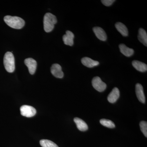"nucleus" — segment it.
<instances>
[{
	"label": "nucleus",
	"instance_id": "f257e3e1",
	"mask_svg": "<svg viewBox=\"0 0 147 147\" xmlns=\"http://www.w3.org/2000/svg\"><path fill=\"white\" fill-rule=\"evenodd\" d=\"M6 24L12 28L21 29L25 26V22L24 19L18 16H6L4 18Z\"/></svg>",
	"mask_w": 147,
	"mask_h": 147
},
{
	"label": "nucleus",
	"instance_id": "f03ea898",
	"mask_svg": "<svg viewBox=\"0 0 147 147\" xmlns=\"http://www.w3.org/2000/svg\"><path fill=\"white\" fill-rule=\"evenodd\" d=\"M57 22V20L56 16L50 13H46L43 18V25L45 32H50L52 31Z\"/></svg>",
	"mask_w": 147,
	"mask_h": 147
},
{
	"label": "nucleus",
	"instance_id": "7ed1b4c3",
	"mask_svg": "<svg viewBox=\"0 0 147 147\" xmlns=\"http://www.w3.org/2000/svg\"><path fill=\"white\" fill-rule=\"evenodd\" d=\"M3 63L6 71L9 73L14 71L15 68V60L13 54L11 52H7L4 55Z\"/></svg>",
	"mask_w": 147,
	"mask_h": 147
},
{
	"label": "nucleus",
	"instance_id": "20e7f679",
	"mask_svg": "<svg viewBox=\"0 0 147 147\" xmlns=\"http://www.w3.org/2000/svg\"><path fill=\"white\" fill-rule=\"evenodd\" d=\"M21 115L27 117H32L36 114V110L34 107L28 105H24L20 108Z\"/></svg>",
	"mask_w": 147,
	"mask_h": 147
},
{
	"label": "nucleus",
	"instance_id": "39448f33",
	"mask_svg": "<svg viewBox=\"0 0 147 147\" xmlns=\"http://www.w3.org/2000/svg\"><path fill=\"white\" fill-rule=\"evenodd\" d=\"M92 83L93 87L98 91L102 92L106 89L107 85L98 76L94 77L92 80Z\"/></svg>",
	"mask_w": 147,
	"mask_h": 147
},
{
	"label": "nucleus",
	"instance_id": "423d86ee",
	"mask_svg": "<svg viewBox=\"0 0 147 147\" xmlns=\"http://www.w3.org/2000/svg\"><path fill=\"white\" fill-rule=\"evenodd\" d=\"M25 64L28 68L29 72L31 74H34L36 71L37 62L36 61L31 58H28L24 61Z\"/></svg>",
	"mask_w": 147,
	"mask_h": 147
},
{
	"label": "nucleus",
	"instance_id": "0eeeda50",
	"mask_svg": "<svg viewBox=\"0 0 147 147\" xmlns=\"http://www.w3.org/2000/svg\"><path fill=\"white\" fill-rule=\"evenodd\" d=\"M51 72L53 76L57 78L61 79L64 76L63 71L61 66L59 64L55 63L51 67Z\"/></svg>",
	"mask_w": 147,
	"mask_h": 147
},
{
	"label": "nucleus",
	"instance_id": "6e6552de",
	"mask_svg": "<svg viewBox=\"0 0 147 147\" xmlns=\"http://www.w3.org/2000/svg\"><path fill=\"white\" fill-rule=\"evenodd\" d=\"M74 34L72 32L67 30L66 32V34L63 36L64 43L66 45L72 46L74 44Z\"/></svg>",
	"mask_w": 147,
	"mask_h": 147
},
{
	"label": "nucleus",
	"instance_id": "1a4fd4ad",
	"mask_svg": "<svg viewBox=\"0 0 147 147\" xmlns=\"http://www.w3.org/2000/svg\"><path fill=\"white\" fill-rule=\"evenodd\" d=\"M93 30L98 39L102 41H105L107 40V35L105 31L102 28L95 27L93 28Z\"/></svg>",
	"mask_w": 147,
	"mask_h": 147
},
{
	"label": "nucleus",
	"instance_id": "9d476101",
	"mask_svg": "<svg viewBox=\"0 0 147 147\" xmlns=\"http://www.w3.org/2000/svg\"><path fill=\"white\" fill-rule=\"evenodd\" d=\"M119 96V90L118 88H115L108 95V100L110 103H115L118 100Z\"/></svg>",
	"mask_w": 147,
	"mask_h": 147
},
{
	"label": "nucleus",
	"instance_id": "9b49d317",
	"mask_svg": "<svg viewBox=\"0 0 147 147\" xmlns=\"http://www.w3.org/2000/svg\"><path fill=\"white\" fill-rule=\"evenodd\" d=\"M136 93L137 98L139 101L142 103L145 102V96L144 94V89L142 85L140 84H137L136 85Z\"/></svg>",
	"mask_w": 147,
	"mask_h": 147
},
{
	"label": "nucleus",
	"instance_id": "f8f14e48",
	"mask_svg": "<svg viewBox=\"0 0 147 147\" xmlns=\"http://www.w3.org/2000/svg\"><path fill=\"white\" fill-rule=\"evenodd\" d=\"M82 63L85 66L87 67H92L96 66L99 64V63L96 61L93 60L90 58L88 57H85L82 59Z\"/></svg>",
	"mask_w": 147,
	"mask_h": 147
},
{
	"label": "nucleus",
	"instance_id": "ddd939ff",
	"mask_svg": "<svg viewBox=\"0 0 147 147\" xmlns=\"http://www.w3.org/2000/svg\"><path fill=\"white\" fill-rule=\"evenodd\" d=\"M119 48L121 53L127 57H130L134 54V50L131 48L127 47L124 44H121L119 45Z\"/></svg>",
	"mask_w": 147,
	"mask_h": 147
},
{
	"label": "nucleus",
	"instance_id": "4468645a",
	"mask_svg": "<svg viewBox=\"0 0 147 147\" xmlns=\"http://www.w3.org/2000/svg\"><path fill=\"white\" fill-rule=\"evenodd\" d=\"M132 65L134 68L138 71L141 72H145L147 71V65L142 62L139 61L134 60L132 62Z\"/></svg>",
	"mask_w": 147,
	"mask_h": 147
},
{
	"label": "nucleus",
	"instance_id": "2eb2a0df",
	"mask_svg": "<svg viewBox=\"0 0 147 147\" xmlns=\"http://www.w3.org/2000/svg\"><path fill=\"white\" fill-rule=\"evenodd\" d=\"M74 120L76 123L77 128L79 130L81 131H86L88 130V125L82 119L76 117L75 118Z\"/></svg>",
	"mask_w": 147,
	"mask_h": 147
},
{
	"label": "nucleus",
	"instance_id": "dca6fc26",
	"mask_svg": "<svg viewBox=\"0 0 147 147\" xmlns=\"http://www.w3.org/2000/svg\"><path fill=\"white\" fill-rule=\"evenodd\" d=\"M115 26L118 31L122 35L124 36H128V30L124 24L120 22H117L116 23Z\"/></svg>",
	"mask_w": 147,
	"mask_h": 147
},
{
	"label": "nucleus",
	"instance_id": "f3484780",
	"mask_svg": "<svg viewBox=\"0 0 147 147\" xmlns=\"http://www.w3.org/2000/svg\"><path fill=\"white\" fill-rule=\"evenodd\" d=\"M138 38L140 42L143 43L145 46H147V32L143 28L139 29Z\"/></svg>",
	"mask_w": 147,
	"mask_h": 147
},
{
	"label": "nucleus",
	"instance_id": "a211bd4d",
	"mask_svg": "<svg viewBox=\"0 0 147 147\" xmlns=\"http://www.w3.org/2000/svg\"><path fill=\"white\" fill-rule=\"evenodd\" d=\"M40 144L42 147H59L52 141L47 139H42L40 141Z\"/></svg>",
	"mask_w": 147,
	"mask_h": 147
},
{
	"label": "nucleus",
	"instance_id": "6ab92c4d",
	"mask_svg": "<svg viewBox=\"0 0 147 147\" xmlns=\"http://www.w3.org/2000/svg\"><path fill=\"white\" fill-rule=\"evenodd\" d=\"M100 123L103 126L108 127V128H113L115 127V124L112 121L106 119H102L100 120Z\"/></svg>",
	"mask_w": 147,
	"mask_h": 147
},
{
	"label": "nucleus",
	"instance_id": "aec40b11",
	"mask_svg": "<svg viewBox=\"0 0 147 147\" xmlns=\"http://www.w3.org/2000/svg\"><path fill=\"white\" fill-rule=\"evenodd\" d=\"M140 128L142 133L145 135V137H147V122L142 121L140 123Z\"/></svg>",
	"mask_w": 147,
	"mask_h": 147
},
{
	"label": "nucleus",
	"instance_id": "412c9836",
	"mask_svg": "<svg viewBox=\"0 0 147 147\" xmlns=\"http://www.w3.org/2000/svg\"><path fill=\"white\" fill-rule=\"evenodd\" d=\"M101 1L104 5L106 6H110L112 5L113 3L115 1V0H102Z\"/></svg>",
	"mask_w": 147,
	"mask_h": 147
}]
</instances>
